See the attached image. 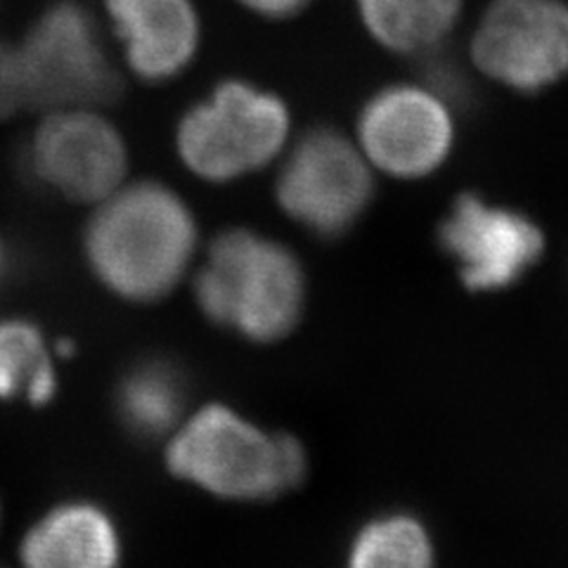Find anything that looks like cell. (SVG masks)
Listing matches in <instances>:
<instances>
[{"instance_id": "1", "label": "cell", "mask_w": 568, "mask_h": 568, "mask_svg": "<svg viewBox=\"0 0 568 568\" xmlns=\"http://www.w3.org/2000/svg\"><path fill=\"white\" fill-rule=\"evenodd\" d=\"M85 227V258L106 290L148 304L183 277L197 244L190 206L152 181L119 185Z\"/></svg>"}, {"instance_id": "2", "label": "cell", "mask_w": 568, "mask_h": 568, "mask_svg": "<svg viewBox=\"0 0 568 568\" xmlns=\"http://www.w3.org/2000/svg\"><path fill=\"white\" fill-rule=\"evenodd\" d=\"M171 474L227 500H265L294 488L306 469L292 436H273L225 405L190 417L169 443Z\"/></svg>"}, {"instance_id": "3", "label": "cell", "mask_w": 568, "mask_h": 568, "mask_svg": "<svg viewBox=\"0 0 568 568\" xmlns=\"http://www.w3.org/2000/svg\"><path fill=\"white\" fill-rule=\"evenodd\" d=\"M194 292L213 323L252 342H277L298 323L304 273L287 246L230 230L213 242Z\"/></svg>"}, {"instance_id": "4", "label": "cell", "mask_w": 568, "mask_h": 568, "mask_svg": "<svg viewBox=\"0 0 568 568\" xmlns=\"http://www.w3.org/2000/svg\"><path fill=\"white\" fill-rule=\"evenodd\" d=\"M290 106L265 88L227 79L192 104L175 131L183 164L209 183H230L263 169L290 135Z\"/></svg>"}, {"instance_id": "5", "label": "cell", "mask_w": 568, "mask_h": 568, "mask_svg": "<svg viewBox=\"0 0 568 568\" xmlns=\"http://www.w3.org/2000/svg\"><path fill=\"white\" fill-rule=\"evenodd\" d=\"M24 106H100L119 95V74L95 17L74 0L45 8L17 43Z\"/></svg>"}, {"instance_id": "6", "label": "cell", "mask_w": 568, "mask_h": 568, "mask_svg": "<svg viewBox=\"0 0 568 568\" xmlns=\"http://www.w3.org/2000/svg\"><path fill=\"white\" fill-rule=\"evenodd\" d=\"M471 60L490 81L538 95L568 77L564 0H493L476 24Z\"/></svg>"}, {"instance_id": "7", "label": "cell", "mask_w": 568, "mask_h": 568, "mask_svg": "<svg viewBox=\"0 0 568 568\" xmlns=\"http://www.w3.org/2000/svg\"><path fill=\"white\" fill-rule=\"evenodd\" d=\"M277 202L311 233L342 235L372 197V166L348 138L315 129L301 138L277 175Z\"/></svg>"}, {"instance_id": "8", "label": "cell", "mask_w": 568, "mask_h": 568, "mask_svg": "<svg viewBox=\"0 0 568 568\" xmlns=\"http://www.w3.org/2000/svg\"><path fill=\"white\" fill-rule=\"evenodd\" d=\"M29 142V169L71 202H100L126 178L129 150L98 106L52 110Z\"/></svg>"}, {"instance_id": "9", "label": "cell", "mask_w": 568, "mask_h": 568, "mask_svg": "<svg viewBox=\"0 0 568 568\" xmlns=\"http://www.w3.org/2000/svg\"><path fill=\"white\" fill-rule=\"evenodd\" d=\"M358 145L369 166L388 175H429L443 166L455 145L450 104L432 85L382 88L363 106Z\"/></svg>"}, {"instance_id": "10", "label": "cell", "mask_w": 568, "mask_h": 568, "mask_svg": "<svg viewBox=\"0 0 568 568\" xmlns=\"http://www.w3.org/2000/svg\"><path fill=\"white\" fill-rule=\"evenodd\" d=\"M440 244L457 261L462 282L493 292L517 282L542 254L540 227L519 211L462 194L438 230Z\"/></svg>"}, {"instance_id": "11", "label": "cell", "mask_w": 568, "mask_h": 568, "mask_svg": "<svg viewBox=\"0 0 568 568\" xmlns=\"http://www.w3.org/2000/svg\"><path fill=\"white\" fill-rule=\"evenodd\" d=\"M104 12L140 81H173L197 58L202 20L194 0H104Z\"/></svg>"}, {"instance_id": "12", "label": "cell", "mask_w": 568, "mask_h": 568, "mask_svg": "<svg viewBox=\"0 0 568 568\" xmlns=\"http://www.w3.org/2000/svg\"><path fill=\"white\" fill-rule=\"evenodd\" d=\"M20 559L24 568H119V530L102 507L64 503L29 528Z\"/></svg>"}, {"instance_id": "13", "label": "cell", "mask_w": 568, "mask_h": 568, "mask_svg": "<svg viewBox=\"0 0 568 568\" xmlns=\"http://www.w3.org/2000/svg\"><path fill=\"white\" fill-rule=\"evenodd\" d=\"M465 0H355L365 31L398 55H419L453 31Z\"/></svg>"}, {"instance_id": "14", "label": "cell", "mask_w": 568, "mask_h": 568, "mask_svg": "<svg viewBox=\"0 0 568 568\" xmlns=\"http://www.w3.org/2000/svg\"><path fill=\"white\" fill-rule=\"evenodd\" d=\"M114 405L119 419L131 434L162 436L183 413V375L166 361L138 363L121 377Z\"/></svg>"}, {"instance_id": "15", "label": "cell", "mask_w": 568, "mask_h": 568, "mask_svg": "<svg viewBox=\"0 0 568 568\" xmlns=\"http://www.w3.org/2000/svg\"><path fill=\"white\" fill-rule=\"evenodd\" d=\"M58 390L43 332L27 320L0 323V398L45 405Z\"/></svg>"}, {"instance_id": "16", "label": "cell", "mask_w": 568, "mask_h": 568, "mask_svg": "<svg viewBox=\"0 0 568 568\" xmlns=\"http://www.w3.org/2000/svg\"><path fill=\"white\" fill-rule=\"evenodd\" d=\"M348 568H434V547L417 519L396 514L358 532Z\"/></svg>"}, {"instance_id": "17", "label": "cell", "mask_w": 568, "mask_h": 568, "mask_svg": "<svg viewBox=\"0 0 568 568\" xmlns=\"http://www.w3.org/2000/svg\"><path fill=\"white\" fill-rule=\"evenodd\" d=\"M24 110L20 60H17V43L0 36V119H8Z\"/></svg>"}, {"instance_id": "18", "label": "cell", "mask_w": 568, "mask_h": 568, "mask_svg": "<svg viewBox=\"0 0 568 568\" xmlns=\"http://www.w3.org/2000/svg\"><path fill=\"white\" fill-rule=\"evenodd\" d=\"M237 3L263 20H292L306 10L311 0H237Z\"/></svg>"}, {"instance_id": "19", "label": "cell", "mask_w": 568, "mask_h": 568, "mask_svg": "<svg viewBox=\"0 0 568 568\" xmlns=\"http://www.w3.org/2000/svg\"><path fill=\"white\" fill-rule=\"evenodd\" d=\"M3 271H6V248H3V242H0V277H3Z\"/></svg>"}]
</instances>
